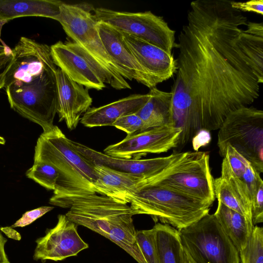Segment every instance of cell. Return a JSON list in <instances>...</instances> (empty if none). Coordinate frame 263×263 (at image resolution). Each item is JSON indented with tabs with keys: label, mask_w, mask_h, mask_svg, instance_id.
Here are the masks:
<instances>
[{
	"label": "cell",
	"mask_w": 263,
	"mask_h": 263,
	"mask_svg": "<svg viewBox=\"0 0 263 263\" xmlns=\"http://www.w3.org/2000/svg\"><path fill=\"white\" fill-rule=\"evenodd\" d=\"M248 22L228 0L191 3L178 35L168 124L181 130L182 148L201 130L218 129L231 112L259 96V83L236 39Z\"/></svg>",
	"instance_id": "6da1fadb"
},
{
	"label": "cell",
	"mask_w": 263,
	"mask_h": 263,
	"mask_svg": "<svg viewBox=\"0 0 263 263\" xmlns=\"http://www.w3.org/2000/svg\"><path fill=\"white\" fill-rule=\"evenodd\" d=\"M37 162L52 165L59 174L50 204L69 209L76 198L96 194L95 164L72 146L57 126L39 137L34 156V162Z\"/></svg>",
	"instance_id": "7a4b0ae2"
},
{
	"label": "cell",
	"mask_w": 263,
	"mask_h": 263,
	"mask_svg": "<svg viewBox=\"0 0 263 263\" xmlns=\"http://www.w3.org/2000/svg\"><path fill=\"white\" fill-rule=\"evenodd\" d=\"M66 217L77 225L85 227L116 243L138 263H146L136 241L131 208L96 194L76 198Z\"/></svg>",
	"instance_id": "3957f363"
},
{
	"label": "cell",
	"mask_w": 263,
	"mask_h": 263,
	"mask_svg": "<svg viewBox=\"0 0 263 263\" xmlns=\"http://www.w3.org/2000/svg\"><path fill=\"white\" fill-rule=\"evenodd\" d=\"M134 215L145 214L177 230L209 213V205L161 185L142 179L129 198Z\"/></svg>",
	"instance_id": "277c9868"
},
{
	"label": "cell",
	"mask_w": 263,
	"mask_h": 263,
	"mask_svg": "<svg viewBox=\"0 0 263 263\" xmlns=\"http://www.w3.org/2000/svg\"><path fill=\"white\" fill-rule=\"evenodd\" d=\"M143 179L174 190L210 206L216 199L208 152L180 153L166 167Z\"/></svg>",
	"instance_id": "5b68a950"
},
{
	"label": "cell",
	"mask_w": 263,
	"mask_h": 263,
	"mask_svg": "<svg viewBox=\"0 0 263 263\" xmlns=\"http://www.w3.org/2000/svg\"><path fill=\"white\" fill-rule=\"evenodd\" d=\"M12 51L13 59L6 73L4 87L7 95L39 91L57 72L50 47L46 44L23 36Z\"/></svg>",
	"instance_id": "8992f818"
},
{
	"label": "cell",
	"mask_w": 263,
	"mask_h": 263,
	"mask_svg": "<svg viewBox=\"0 0 263 263\" xmlns=\"http://www.w3.org/2000/svg\"><path fill=\"white\" fill-rule=\"evenodd\" d=\"M217 146L223 157L231 145L260 174L263 173V111L239 108L226 117L218 129Z\"/></svg>",
	"instance_id": "52a82bcc"
},
{
	"label": "cell",
	"mask_w": 263,
	"mask_h": 263,
	"mask_svg": "<svg viewBox=\"0 0 263 263\" xmlns=\"http://www.w3.org/2000/svg\"><path fill=\"white\" fill-rule=\"evenodd\" d=\"M66 34L94 59L106 72L117 90L130 89L121 71L106 52L97 28L93 14L84 6L63 3L55 18Z\"/></svg>",
	"instance_id": "ba28073f"
},
{
	"label": "cell",
	"mask_w": 263,
	"mask_h": 263,
	"mask_svg": "<svg viewBox=\"0 0 263 263\" xmlns=\"http://www.w3.org/2000/svg\"><path fill=\"white\" fill-rule=\"evenodd\" d=\"M178 230L183 250L196 263H240L238 251L214 214Z\"/></svg>",
	"instance_id": "9c48e42d"
},
{
	"label": "cell",
	"mask_w": 263,
	"mask_h": 263,
	"mask_svg": "<svg viewBox=\"0 0 263 263\" xmlns=\"http://www.w3.org/2000/svg\"><path fill=\"white\" fill-rule=\"evenodd\" d=\"M93 11L97 22L108 24L122 32L158 47L170 54L177 46L175 31L162 16L151 11L129 12L104 8H96Z\"/></svg>",
	"instance_id": "30bf717a"
},
{
	"label": "cell",
	"mask_w": 263,
	"mask_h": 263,
	"mask_svg": "<svg viewBox=\"0 0 263 263\" xmlns=\"http://www.w3.org/2000/svg\"><path fill=\"white\" fill-rule=\"evenodd\" d=\"M53 61L73 81L89 89L101 90L112 81L105 70L74 42L59 41L50 46Z\"/></svg>",
	"instance_id": "8fae6325"
},
{
	"label": "cell",
	"mask_w": 263,
	"mask_h": 263,
	"mask_svg": "<svg viewBox=\"0 0 263 263\" xmlns=\"http://www.w3.org/2000/svg\"><path fill=\"white\" fill-rule=\"evenodd\" d=\"M181 130L168 124L127 136L106 147L105 154L114 158L139 159L148 153L160 154L176 148Z\"/></svg>",
	"instance_id": "7c38bea8"
},
{
	"label": "cell",
	"mask_w": 263,
	"mask_h": 263,
	"mask_svg": "<svg viewBox=\"0 0 263 263\" xmlns=\"http://www.w3.org/2000/svg\"><path fill=\"white\" fill-rule=\"evenodd\" d=\"M33 259L35 260H63L77 255L88 248L79 235L77 224L65 215L58 216L55 226L46 231L44 236L36 240Z\"/></svg>",
	"instance_id": "4fadbf2b"
},
{
	"label": "cell",
	"mask_w": 263,
	"mask_h": 263,
	"mask_svg": "<svg viewBox=\"0 0 263 263\" xmlns=\"http://www.w3.org/2000/svg\"><path fill=\"white\" fill-rule=\"evenodd\" d=\"M97 28L108 54L116 64L122 77L135 80L149 88L157 85L152 77L139 64L126 43L122 32L106 23L97 22Z\"/></svg>",
	"instance_id": "5bb4252c"
},
{
	"label": "cell",
	"mask_w": 263,
	"mask_h": 263,
	"mask_svg": "<svg viewBox=\"0 0 263 263\" xmlns=\"http://www.w3.org/2000/svg\"><path fill=\"white\" fill-rule=\"evenodd\" d=\"M56 77L59 121L64 120L67 128L72 130L78 126L81 116L90 107L92 99L88 88L73 81L59 68H57Z\"/></svg>",
	"instance_id": "9a60e30c"
},
{
	"label": "cell",
	"mask_w": 263,
	"mask_h": 263,
	"mask_svg": "<svg viewBox=\"0 0 263 263\" xmlns=\"http://www.w3.org/2000/svg\"><path fill=\"white\" fill-rule=\"evenodd\" d=\"M72 146L82 156L94 164H101L120 172L148 177L166 167L180 153H173L162 157L140 159L112 157L82 144L70 140Z\"/></svg>",
	"instance_id": "2e32d148"
},
{
	"label": "cell",
	"mask_w": 263,
	"mask_h": 263,
	"mask_svg": "<svg viewBox=\"0 0 263 263\" xmlns=\"http://www.w3.org/2000/svg\"><path fill=\"white\" fill-rule=\"evenodd\" d=\"M121 32L139 64L157 85L170 79L176 73V60L172 54L134 36Z\"/></svg>",
	"instance_id": "e0dca14e"
},
{
	"label": "cell",
	"mask_w": 263,
	"mask_h": 263,
	"mask_svg": "<svg viewBox=\"0 0 263 263\" xmlns=\"http://www.w3.org/2000/svg\"><path fill=\"white\" fill-rule=\"evenodd\" d=\"M215 198L228 208L252 220L251 200L244 183L232 172L224 157L221 175L214 179Z\"/></svg>",
	"instance_id": "ac0fdd59"
},
{
	"label": "cell",
	"mask_w": 263,
	"mask_h": 263,
	"mask_svg": "<svg viewBox=\"0 0 263 263\" xmlns=\"http://www.w3.org/2000/svg\"><path fill=\"white\" fill-rule=\"evenodd\" d=\"M97 179L93 184L96 193L110 197L115 201L128 204L129 198L143 177L95 164Z\"/></svg>",
	"instance_id": "d6986e66"
},
{
	"label": "cell",
	"mask_w": 263,
	"mask_h": 263,
	"mask_svg": "<svg viewBox=\"0 0 263 263\" xmlns=\"http://www.w3.org/2000/svg\"><path fill=\"white\" fill-rule=\"evenodd\" d=\"M148 97V93L132 95L103 106L90 107L80 122L87 127L112 126L119 118L137 113Z\"/></svg>",
	"instance_id": "ffe728a7"
},
{
	"label": "cell",
	"mask_w": 263,
	"mask_h": 263,
	"mask_svg": "<svg viewBox=\"0 0 263 263\" xmlns=\"http://www.w3.org/2000/svg\"><path fill=\"white\" fill-rule=\"evenodd\" d=\"M236 39V46L243 60L263 82V24L248 21Z\"/></svg>",
	"instance_id": "44dd1931"
},
{
	"label": "cell",
	"mask_w": 263,
	"mask_h": 263,
	"mask_svg": "<svg viewBox=\"0 0 263 263\" xmlns=\"http://www.w3.org/2000/svg\"><path fill=\"white\" fill-rule=\"evenodd\" d=\"M63 3L59 0H0V24L24 16L54 20L60 14Z\"/></svg>",
	"instance_id": "7402d4cb"
},
{
	"label": "cell",
	"mask_w": 263,
	"mask_h": 263,
	"mask_svg": "<svg viewBox=\"0 0 263 263\" xmlns=\"http://www.w3.org/2000/svg\"><path fill=\"white\" fill-rule=\"evenodd\" d=\"M217 221L238 252L243 249L254 227L252 221L218 201L214 214Z\"/></svg>",
	"instance_id": "603a6c76"
},
{
	"label": "cell",
	"mask_w": 263,
	"mask_h": 263,
	"mask_svg": "<svg viewBox=\"0 0 263 263\" xmlns=\"http://www.w3.org/2000/svg\"><path fill=\"white\" fill-rule=\"evenodd\" d=\"M148 99L136 113L143 120V131L168 125L170 120L172 94L156 87L150 89Z\"/></svg>",
	"instance_id": "cb8c5ba5"
},
{
	"label": "cell",
	"mask_w": 263,
	"mask_h": 263,
	"mask_svg": "<svg viewBox=\"0 0 263 263\" xmlns=\"http://www.w3.org/2000/svg\"><path fill=\"white\" fill-rule=\"evenodd\" d=\"M153 228L159 263H182L183 249L178 230L160 222Z\"/></svg>",
	"instance_id": "d4e9b609"
},
{
	"label": "cell",
	"mask_w": 263,
	"mask_h": 263,
	"mask_svg": "<svg viewBox=\"0 0 263 263\" xmlns=\"http://www.w3.org/2000/svg\"><path fill=\"white\" fill-rule=\"evenodd\" d=\"M224 157L233 173L245 185L251 203L263 181L260 174L251 164L231 145H228Z\"/></svg>",
	"instance_id": "484cf974"
},
{
	"label": "cell",
	"mask_w": 263,
	"mask_h": 263,
	"mask_svg": "<svg viewBox=\"0 0 263 263\" xmlns=\"http://www.w3.org/2000/svg\"><path fill=\"white\" fill-rule=\"evenodd\" d=\"M241 263H263V228L254 226L245 247L239 252Z\"/></svg>",
	"instance_id": "4316f807"
},
{
	"label": "cell",
	"mask_w": 263,
	"mask_h": 263,
	"mask_svg": "<svg viewBox=\"0 0 263 263\" xmlns=\"http://www.w3.org/2000/svg\"><path fill=\"white\" fill-rule=\"evenodd\" d=\"M26 176L47 190H54L59 174L52 165L45 162H34L27 170Z\"/></svg>",
	"instance_id": "83f0119b"
},
{
	"label": "cell",
	"mask_w": 263,
	"mask_h": 263,
	"mask_svg": "<svg viewBox=\"0 0 263 263\" xmlns=\"http://www.w3.org/2000/svg\"><path fill=\"white\" fill-rule=\"evenodd\" d=\"M136 241L146 263H159L153 228L137 231Z\"/></svg>",
	"instance_id": "f1b7e54d"
},
{
	"label": "cell",
	"mask_w": 263,
	"mask_h": 263,
	"mask_svg": "<svg viewBox=\"0 0 263 263\" xmlns=\"http://www.w3.org/2000/svg\"><path fill=\"white\" fill-rule=\"evenodd\" d=\"M117 128L130 135L143 131L144 122L136 114L123 116L118 119L112 124Z\"/></svg>",
	"instance_id": "f546056e"
},
{
	"label": "cell",
	"mask_w": 263,
	"mask_h": 263,
	"mask_svg": "<svg viewBox=\"0 0 263 263\" xmlns=\"http://www.w3.org/2000/svg\"><path fill=\"white\" fill-rule=\"evenodd\" d=\"M53 208V206H43L31 211H27L23 214L21 218L17 220L10 228L24 227L28 226L46 213L51 211Z\"/></svg>",
	"instance_id": "4dcf8cb0"
},
{
	"label": "cell",
	"mask_w": 263,
	"mask_h": 263,
	"mask_svg": "<svg viewBox=\"0 0 263 263\" xmlns=\"http://www.w3.org/2000/svg\"><path fill=\"white\" fill-rule=\"evenodd\" d=\"M251 214L253 224L263 222V184L259 186L252 202Z\"/></svg>",
	"instance_id": "1f68e13d"
},
{
	"label": "cell",
	"mask_w": 263,
	"mask_h": 263,
	"mask_svg": "<svg viewBox=\"0 0 263 263\" xmlns=\"http://www.w3.org/2000/svg\"><path fill=\"white\" fill-rule=\"evenodd\" d=\"M13 59L12 49L7 46L3 51L0 52V90L4 87L6 75Z\"/></svg>",
	"instance_id": "d6a6232c"
},
{
	"label": "cell",
	"mask_w": 263,
	"mask_h": 263,
	"mask_svg": "<svg viewBox=\"0 0 263 263\" xmlns=\"http://www.w3.org/2000/svg\"><path fill=\"white\" fill-rule=\"evenodd\" d=\"M231 6L241 12H253L261 15L263 14L262 0H251L246 2L231 1Z\"/></svg>",
	"instance_id": "836d02e7"
},
{
	"label": "cell",
	"mask_w": 263,
	"mask_h": 263,
	"mask_svg": "<svg viewBox=\"0 0 263 263\" xmlns=\"http://www.w3.org/2000/svg\"><path fill=\"white\" fill-rule=\"evenodd\" d=\"M210 132L201 130L192 139L193 148L195 152L198 151L200 147L204 146L211 141Z\"/></svg>",
	"instance_id": "e575fe53"
},
{
	"label": "cell",
	"mask_w": 263,
	"mask_h": 263,
	"mask_svg": "<svg viewBox=\"0 0 263 263\" xmlns=\"http://www.w3.org/2000/svg\"><path fill=\"white\" fill-rule=\"evenodd\" d=\"M7 240L0 232V263H10L5 251V245Z\"/></svg>",
	"instance_id": "d590c367"
},
{
	"label": "cell",
	"mask_w": 263,
	"mask_h": 263,
	"mask_svg": "<svg viewBox=\"0 0 263 263\" xmlns=\"http://www.w3.org/2000/svg\"><path fill=\"white\" fill-rule=\"evenodd\" d=\"M182 263H196L183 250Z\"/></svg>",
	"instance_id": "8d00e7d4"
},
{
	"label": "cell",
	"mask_w": 263,
	"mask_h": 263,
	"mask_svg": "<svg viewBox=\"0 0 263 263\" xmlns=\"http://www.w3.org/2000/svg\"><path fill=\"white\" fill-rule=\"evenodd\" d=\"M7 47V46L4 44L3 45H0V52L3 51Z\"/></svg>",
	"instance_id": "74e56055"
},
{
	"label": "cell",
	"mask_w": 263,
	"mask_h": 263,
	"mask_svg": "<svg viewBox=\"0 0 263 263\" xmlns=\"http://www.w3.org/2000/svg\"><path fill=\"white\" fill-rule=\"evenodd\" d=\"M5 142H6V141H5V139L3 137L0 136V144H5Z\"/></svg>",
	"instance_id": "f35d334b"
}]
</instances>
